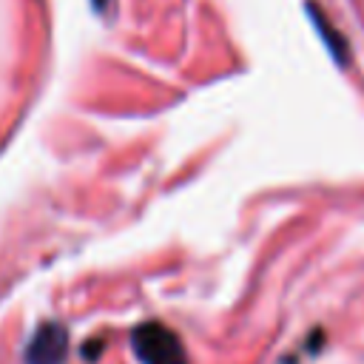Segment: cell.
<instances>
[{
    "label": "cell",
    "mask_w": 364,
    "mask_h": 364,
    "mask_svg": "<svg viewBox=\"0 0 364 364\" xmlns=\"http://www.w3.org/2000/svg\"><path fill=\"white\" fill-rule=\"evenodd\" d=\"M134 353L142 364H188L185 347L173 330L159 321H145L134 330Z\"/></svg>",
    "instance_id": "6da1fadb"
},
{
    "label": "cell",
    "mask_w": 364,
    "mask_h": 364,
    "mask_svg": "<svg viewBox=\"0 0 364 364\" xmlns=\"http://www.w3.org/2000/svg\"><path fill=\"white\" fill-rule=\"evenodd\" d=\"M68 355V330L57 321H46L28 338L26 364H63Z\"/></svg>",
    "instance_id": "7a4b0ae2"
},
{
    "label": "cell",
    "mask_w": 364,
    "mask_h": 364,
    "mask_svg": "<svg viewBox=\"0 0 364 364\" xmlns=\"http://www.w3.org/2000/svg\"><path fill=\"white\" fill-rule=\"evenodd\" d=\"M304 9H307V14L313 17L316 31H318V34H321V40L327 43V51H330V54H333V60L344 68V65L350 63V46H347L344 34H341V31H338V28H336L324 14H321V9H318L313 0H307V3H304Z\"/></svg>",
    "instance_id": "3957f363"
}]
</instances>
